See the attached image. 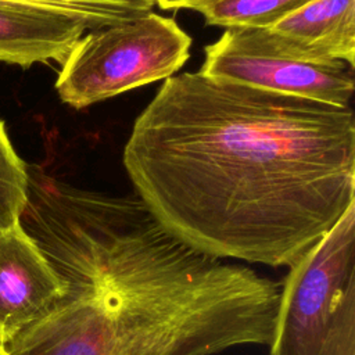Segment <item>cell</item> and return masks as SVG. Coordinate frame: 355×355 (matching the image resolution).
<instances>
[{"label": "cell", "mask_w": 355, "mask_h": 355, "mask_svg": "<svg viewBox=\"0 0 355 355\" xmlns=\"http://www.w3.org/2000/svg\"><path fill=\"white\" fill-rule=\"evenodd\" d=\"M122 161L136 196L182 243L290 268L355 204V116L186 72L137 116Z\"/></svg>", "instance_id": "obj_1"}, {"label": "cell", "mask_w": 355, "mask_h": 355, "mask_svg": "<svg viewBox=\"0 0 355 355\" xmlns=\"http://www.w3.org/2000/svg\"><path fill=\"white\" fill-rule=\"evenodd\" d=\"M19 225L64 295L7 355H215L269 345L280 283L172 236L136 194L75 187L28 165Z\"/></svg>", "instance_id": "obj_2"}, {"label": "cell", "mask_w": 355, "mask_h": 355, "mask_svg": "<svg viewBox=\"0 0 355 355\" xmlns=\"http://www.w3.org/2000/svg\"><path fill=\"white\" fill-rule=\"evenodd\" d=\"M270 355H355V204L288 268Z\"/></svg>", "instance_id": "obj_3"}, {"label": "cell", "mask_w": 355, "mask_h": 355, "mask_svg": "<svg viewBox=\"0 0 355 355\" xmlns=\"http://www.w3.org/2000/svg\"><path fill=\"white\" fill-rule=\"evenodd\" d=\"M191 37L153 11L82 36L55 80L62 103L80 110L135 87L165 80L190 57Z\"/></svg>", "instance_id": "obj_4"}, {"label": "cell", "mask_w": 355, "mask_h": 355, "mask_svg": "<svg viewBox=\"0 0 355 355\" xmlns=\"http://www.w3.org/2000/svg\"><path fill=\"white\" fill-rule=\"evenodd\" d=\"M204 53L201 73L351 107L354 67L341 60L311 57L272 28H226L215 43L204 47Z\"/></svg>", "instance_id": "obj_5"}, {"label": "cell", "mask_w": 355, "mask_h": 355, "mask_svg": "<svg viewBox=\"0 0 355 355\" xmlns=\"http://www.w3.org/2000/svg\"><path fill=\"white\" fill-rule=\"evenodd\" d=\"M64 283L19 222L0 230V338L6 345L44 316Z\"/></svg>", "instance_id": "obj_6"}, {"label": "cell", "mask_w": 355, "mask_h": 355, "mask_svg": "<svg viewBox=\"0 0 355 355\" xmlns=\"http://www.w3.org/2000/svg\"><path fill=\"white\" fill-rule=\"evenodd\" d=\"M87 29L89 22L71 14L0 1V61L22 68L62 64Z\"/></svg>", "instance_id": "obj_7"}, {"label": "cell", "mask_w": 355, "mask_h": 355, "mask_svg": "<svg viewBox=\"0 0 355 355\" xmlns=\"http://www.w3.org/2000/svg\"><path fill=\"white\" fill-rule=\"evenodd\" d=\"M270 28L311 57L354 67L355 0H312Z\"/></svg>", "instance_id": "obj_8"}, {"label": "cell", "mask_w": 355, "mask_h": 355, "mask_svg": "<svg viewBox=\"0 0 355 355\" xmlns=\"http://www.w3.org/2000/svg\"><path fill=\"white\" fill-rule=\"evenodd\" d=\"M312 0H197L191 10L208 25L270 28Z\"/></svg>", "instance_id": "obj_9"}, {"label": "cell", "mask_w": 355, "mask_h": 355, "mask_svg": "<svg viewBox=\"0 0 355 355\" xmlns=\"http://www.w3.org/2000/svg\"><path fill=\"white\" fill-rule=\"evenodd\" d=\"M61 11L85 19L92 31L141 17L155 0H0Z\"/></svg>", "instance_id": "obj_10"}, {"label": "cell", "mask_w": 355, "mask_h": 355, "mask_svg": "<svg viewBox=\"0 0 355 355\" xmlns=\"http://www.w3.org/2000/svg\"><path fill=\"white\" fill-rule=\"evenodd\" d=\"M28 165L11 144L0 119V230L19 222L28 198Z\"/></svg>", "instance_id": "obj_11"}, {"label": "cell", "mask_w": 355, "mask_h": 355, "mask_svg": "<svg viewBox=\"0 0 355 355\" xmlns=\"http://www.w3.org/2000/svg\"><path fill=\"white\" fill-rule=\"evenodd\" d=\"M197 0H155V4L162 10H179L190 8Z\"/></svg>", "instance_id": "obj_12"}, {"label": "cell", "mask_w": 355, "mask_h": 355, "mask_svg": "<svg viewBox=\"0 0 355 355\" xmlns=\"http://www.w3.org/2000/svg\"><path fill=\"white\" fill-rule=\"evenodd\" d=\"M0 355H7V345L1 338H0Z\"/></svg>", "instance_id": "obj_13"}]
</instances>
